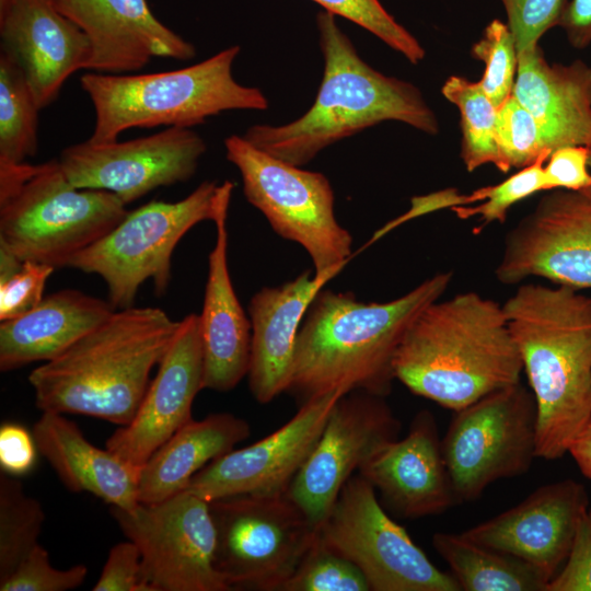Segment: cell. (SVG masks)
Returning <instances> with one entry per match:
<instances>
[{
  "instance_id": "b9f144b4",
  "label": "cell",
  "mask_w": 591,
  "mask_h": 591,
  "mask_svg": "<svg viewBox=\"0 0 591 591\" xmlns=\"http://www.w3.org/2000/svg\"><path fill=\"white\" fill-rule=\"evenodd\" d=\"M547 591H591V512L581 517L569 556Z\"/></svg>"
},
{
  "instance_id": "8d00e7d4",
  "label": "cell",
  "mask_w": 591,
  "mask_h": 591,
  "mask_svg": "<svg viewBox=\"0 0 591 591\" xmlns=\"http://www.w3.org/2000/svg\"><path fill=\"white\" fill-rule=\"evenodd\" d=\"M334 15L343 16L366 28L387 46L417 65L425 49L417 38L402 26L379 0H313Z\"/></svg>"
},
{
  "instance_id": "5bb4252c",
  "label": "cell",
  "mask_w": 591,
  "mask_h": 591,
  "mask_svg": "<svg viewBox=\"0 0 591 591\" xmlns=\"http://www.w3.org/2000/svg\"><path fill=\"white\" fill-rule=\"evenodd\" d=\"M399 431L401 421L384 396L354 391L337 401L287 490L316 530L352 474Z\"/></svg>"
},
{
  "instance_id": "ba28073f",
  "label": "cell",
  "mask_w": 591,
  "mask_h": 591,
  "mask_svg": "<svg viewBox=\"0 0 591 591\" xmlns=\"http://www.w3.org/2000/svg\"><path fill=\"white\" fill-rule=\"evenodd\" d=\"M233 188L230 181H204L178 201L152 200L128 211L104 236L72 256L67 268L99 275L115 310L134 306L147 280L161 297L172 279L175 246L197 223L215 221L230 205Z\"/></svg>"
},
{
  "instance_id": "83f0119b",
  "label": "cell",
  "mask_w": 591,
  "mask_h": 591,
  "mask_svg": "<svg viewBox=\"0 0 591 591\" xmlns=\"http://www.w3.org/2000/svg\"><path fill=\"white\" fill-rule=\"evenodd\" d=\"M250 433V425L229 413L211 414L201 420L192 418L142 466L139 502H160L186 490L200 470L232 451Z\"/></svg>"
},
{
  "instance_id": "7a4b0ae2",
  "label": "cell",
  "mask_w": 591,
  "mask_h": 591,
  "mask_svg": "<svg viewBox=\"0 0 591 591\" xmlns=\"http://www.w3.org/2000/svg\"><path fill=\"white\" fill-rule=\"evenodd\" d=\"M502 308L536 403V455L560 459L591 420V298L524 283Z\"/></svg>"
},
{
  "instance_id": "f1b7e54d",
  "label": "cell",
  "mask_w": 591,
  "mask_h": 591,
  "mask_svg": "<svg viewBox=\"0 0 591 591\" xmlns=\"http://www.w3.org/2000/svg\"><path fill=\"white\" fill-rule=\"evenodd\" d=\"M432 546L462 591H547L551 579L533 565L468 540L437 532Z\"/></svg>"
},
{
  "instance_id": "f6af8a7d",
  "label": "cell",
  "mask_w": 591,
  "mask_h": 591,
  "mask_svg": "<svg viewBox=\"0 0 591 591\" xmlns=\"http://www.w3.org/2000/svg\"><path fill=\"white\" fill-rule=\"evenodd\" d=\"M558 26L564 30L573 48L588 47L591 44V0L567 2Z\"/></svg>"
},
{
  "instance_id": "60d3db41",
  "label": "cell",
  "mask_w": 591,
  "mask_h": 591,
  "mask_svg": "<svg viewBox=\"0 0 591 591\" xmlns=\"http://www.w3.org/2000/svg\"><path fill=\"white\" fill-rule=\"evenodd\" d=\"M589 149L567 146L554 150L544 165L545 190L580 192L591 186Z\"/></svg>"
},
{
  "instance_id": "8992f818",
  "label": "cell",
  "mask_w": 591,
  "mask_h": 591,
  "mask_svg": "<svg viewBox=\"0 0 591 591\" xmlns=\"http://www.w3.org/2000/svg\"><path fill=\"white\" fill-rule=\"evenodd\" d=\"M239 53V46H231L171 71L83 74L81 88L95 111L94 129L88 140L109 143L130 128H190L225 111H265L268 100L263 92L240 84L232 76Z\"/></svg>"
},
{
  "instance_id": "603a6c76",
  "label": "cell",
  "mask_w": 591,
  "mask_h": 591,
  "mask_svg": "<svg viewBox=\"0 0 591 591\" xmlns=\"http://www.w3.org/2000/svg\"><path fill=\"white\" fill-rule=\"evenodd\" d=\"M338 273L314 276L313 270H305L280 286L264 287L251 298L247 378L258 403H270L287 392L301 322L317 292Z\"/></svg>"
},
{
  "instance_id": "8fae6325",
  "label": "cell",
  "mask_w": 591,
  "mask_h": 591,
  "mask_svg": "<svg viewBox=\"0 0 591 591\" xmlns=\"http://www.w3.org/2000/svg\"><path fill=\"white\" fill-rule=\"evenodd\" d=\"M536 403L521 382L454 412L442 455L459 502L476 500L494 482L525 474L536 455Z\"/></svg>"
},
{
  "instance_id": "cb8c5ba5",
  "label": "cell",
  "mask_w": 591,
  "mask_h": 591,
  "mask_svg": "<svg viewBox=\"0 0 591 591\" xmlns=\"http://www.w3.org/2000/svg\"><path fill=\"white\" fill-rule=\"evenodd\" d=\"M512 94L540 126L545 148L591 147V67L548 63L540 45L518 54Z\"/></svg>"
},
{
  "instance_id": "ab89813d",
  "label": "cell",
  "mask_w": 591,
  "mask_h": 591,
  "mask_svg": "<svg viewBox=\"0 0 591 591\" xmlns=\"http://www.w3.org/2000/svg\"><path fill=\"white\" fill-rule=\"evenodd\" d=\"M56 268L32 260L0 281V322L18 317L34 309L44 298L45 285Z\"/></svg>"
},
{
  "instance_id": "bcb514c9",
  "label": "cell",
  "mask_w": 591,
  "mask_h": 591,
  "mask_svg": "<svg viewBox=\"0 0 591 591\" xmlns=\"http://www.w3.org/2000/svg\"><path fill=\"white\" fill-rule=\"evenodd\" d=\"M581 473L591 479V420L569 449Z\"/></svg>"
},
{
  "instance_id": "ac0fdd59",
  "label": "cell",
  "mask_w": 591,
  "mask_h": 591,
  "mask_svg": "<svg viewBox=\"0 0 591 591\" xmlns=\"http://www.w3.org/2000/svg\"><path fill=\"white\" fill-rule=\"evenodd\" d=\"M132 420L106 441V449L140 473L150 456L192 419L204 379L199 315L179 321L177 331ZM140 475V474H139Z\"/></svg>"
},
{
  "instance_id": "6da1fadb",
  "label": "cell",
  "mask_w": 591,
  "mask_h": 591,
  "mask_svg": "<svg viewBox=\"0 0 591 591\" xmlns=\"http://www.w3.org/2000/svg\"><path fill=\"white\" fill-rule=\"evenodd\" d=\"M451 280L452 271L436 274L387 302H362L352 292L321 289L299 328L287 392L301 404L334 391L389 395L407 329Z\"/></svg>"
},
{
  "instance_id": "52a82bcc",
  "label": "cell",
  "mask_w": 591,
  "mask_h": 591,
  "mask_svg": "<svg viewBox=\"0 0 591 591\" xmlns=\"http://www.w3.org/2000/svg\"><path fill=\"white\" fill-rule=\"evenodd\" d=\"M127 212L113 193L74 187L58 159L0 161V246L23 262L67 267Z\"/></svg>"
},
{
  "instance_id": "1f68e13d",
  "label": "cell",
  "mask_w": 591,
  "mask_h": 591,
  "mask_svg": "<svg viewBox=\"0 0 591 591\" xmlns=\"http://www.w3.org/2000/svg\"><path fill=\"white\" fill-rule=\"evenodd\" d=\"M45 513L22 483L0 473V581L9 578L39 544Z\"/></svg>"
},
{
  "instance_id": "f35d334b",
  "label": "cell",
  "mask_w": 591,
  "mask_h": 591,
  "mask_svg": "<svg viewBox=\"0 0 591 591\" xmlns=\"http://www.w3.org/2000/svg\"><path fill=\"white\" fill-rule=\"evenodd\" d=\"M507 15V25L513 36L518 54L538 45L540 38L557 26L566 0H500Z\"/></svg>"
},
{
  "instance_id": "3957f363",
  "label": "cell",
  "mask_w": 591,
  "mask_h": 591,
  "mask_svg": "<svg viewBox=\"0 0 591 591\" xmlns=\"http://www.w3.org/2000/svg\"><path fill=\"white\" fill-rule=\"evenodd\" d=\"M522 372L502 305L473 291L426 306L394 359L395 379L453 412L519 383Z\"/></svg>"
},
{
  "instance_id": "d6986e66",
  "label": "cell",
  "mask_w": 591,
  "mask_h": 591,
  "mask_svg": "<svg viewBox=\"0 0 591 591\" xmlns=\"http://www.w3.org/2000/svg\"><path fill=\"white\" fill-rule=\"evenodd\" d=\"M588 503L583 485L566 478L538 487L517 506L462 534L533 565L552 580L569 556Z\"/></svg>"
},
{
  "instance_id": "ffe728a7",
  "label": "cell",
  "mask_w": 591,
  "mask_h": 591,
  "mask_svg": "<svg viewBox=\"0 0 591 591\" xmlns=\"http://www.w3.org/2000/svg\"><path fill=\"white\" fill-rule=\"evenodd\" d=\"M86 35L88 69L131 72L153 57L192 59L195 46L158 20L147 0H51Z\"/></svg>"
},
{
  "instance_id": "c3c4849f",
  "label": "cell",
  "mask_w": 591,
  "mask_h": 591,
  "mask_svg": "<svg viewBox=\"0 0 591 591\" xmlns=\"http://www.w3.org/2000/svg\"><path fill=\"white\" fill-rule=\"evenodd\" d=\"M589 149V166L591 169V147L588 148Z\"/></svg>"
},
{
  "instance_id": "74e56055",
  "label": "cell",
  "mask_w": 591,
  "mask_h": 591,
  "mask_svg": "<svg viewBox=\"0 0 591 591\" xmlns=\"http://www.w3.org/2000/svg\"><path fill=\"white\" fill-rule=\"evenodd\" d=\"M88 575L84 565L57 569L50 564L48 552L37 544L5 580L1 591H67L81 586Z\"/></svg>"
},
{
  "instance_id": "d6a6232c",
  "label": "cell",
  "mask_w": 591,
  "mask_h": 591,
  "mask_svg": "<svg viewBox=\"0 0 591 591\" xmlns=\"http://www.w3.org/2000/svg\"><path fill=\"white\" fill-rule=\"evenodd\" d=\"M360 569L316 535L280 591H369Z\"/></svg>"
},
{
  "instance_id": "ee69618b",
  "label": "cell",
  "mask_w": 591,
  "mask_h": 591,
  "mask_svg": "<svg viewBox=\"0 0 591 591\" xmlns=\"http://www.w3.org/2000/svg\"><path fill=\"white\" fill-rule=\"evenodd\" d=\"M36 443L33 433L16 424L0 428V466L9 475L28 473L35 464Z\"/></svg>"
},
{
  "instance_id": "f546056e",
  "label": "cell",
  "mask_w": 591,
  "mask_h": 591,
  "mask_svg": "<svg viewBox=\"0 0 591 591\" xmlns=\"http://www.w3.org/2000/svg\"><path fill=\"white\" fill-rule=\"evenodd\" d=\"M40 111L23 70L0 51V161L20 163L37 151Z\"/></svg>"
},
{
  "instance_id": "7bdbcfd3",
  "label": "cell",
  "mask_w": 591,
  "mask_h": 591,
  "mask_svg": "<svg viewBox=\"0 0 591 591\" xmlns=\"http://www.w3.org/2000/svg\"><path fill=\"white\" fill-rule=\"evenodd\" d=\"M92 590L144 591L141 582V555L134 542L127 540L111 548Z\"/></svg>"
},
{
  "instance_id": "2e32d148",
  "label": "cell",
  "mask_w": 591,
  "mask_h": 591,
  "mask_svg": "<svg viewBox=\"0 0 591 591\" xmlns=\"http://www.w3.org/2000/svg\"><path fill=\"white\" fill-rule=\"evenodd\" d=\"M495 276L505 285L541 277L591 289V201L567 189L542 197L508 232Z\"/></svg>"
},
{
  "instance_id": "d4e9b609",
  "label": "cell",
  "mask_w": 591,
  "mask_h": 591,
  "mask_svg": "<svg viewBox=\"0 0 591 591\" xmlns=\"http://www.w3.org/2000/svg\"><path fill=\"white\" fill-rule=\"evenodd\" d=\"M224 207L216 220V242L208 256V274L199 326L204 352L202 387L228 392L247 375L251 321L234 291L228 267Z\"/></svg>"
},
{
  "instance_id": "7402d4cb",
  "label": "cell",
  "mask_w": 591,
  "mask_h": 591,
  "mask_svg": "<svg viewBox=\"0 0 591 591\" xmlns=\"http://www.w3.org/2000/svg\"><path fill=\"white\" fill-rule=\"evenodd\" d=\"M402 518L444 512L456 503L434 416L420 410L408 433L379 449L359 470Z\"/></svg>"
},
{
  "instance_id": "e0dca14e",
  "label": "cell",
  "mask_w": 591,
  "mask_h": 591,
  "mask_svg": "<svg viewBox=\"0 0 591 591\" xmlns=\"http://www.w3.org/2000/svg\"><path fill=\"white\" fill-rule=\"evenodd\" d=\"M343 395L334 391L301 404L298 413L269 436L211 461L190 479L186 490L208 502L287 491Z\"/></svg>"
},
{
  "instance_id": "484cf974",
  "label": "cell",
  "mask_w": 591,
  "mask_h": 591,
  "mask_svg": "<svg viewBox=\"0 0 591 591\" xmlns=\"http://www.w3.org/2000/svg\"><path fill=\"white\" fill-rule=\"evenodd\" d=\"M115 311L108 301L76 289L44 297L31 311L0 322V370L56 358Z\"/></svg>"
},
{
  "instance_id": "4fadbf2b",
  "label": "cell",
  "mask_w": 591,
  "mask_h": 591,
  "mask_svg": "<svg viewBox=\"0 0 591 591\" xmlns=\"http://www.w3.org/2000/svg\"><path fill=\"white\" fill-rule=\"evenodd\" d=\"M109 512L140 551L144 591L231 590L216 567V529L205 499L184 490Z\"/></svg>"
},
{
  "instance_id": "277c9868",
  "label": "cell",
  "mask_w": 591,
  "mask_h": 591,
  "mask_svg": "<svg viewBox=\"0 0 591 591\" xmlns=\"http://www.w3.org/2000/svg\"><path fill=\"white\" fill-rule=\"evenodd\" d=\"M178 324L158 308L116 310L62 354L32 370L28 382L36 406L128 425Z\"/></svg>"
},
{
  "instance_id": "7dc6e473",
  "label": "cell",
  "mask_w": 591,
  "mask_h": 591,
  "mask_svg": "<svg viewBox=\"0 0 591 591\" xmlns=\"http://www.w3.org/2000/svg\"><path fill=\"white\" fill-rule=\"evenodd\" d=\"M580 193L583 194L591 201V186L583 190H580Z\"/></svg>"
},
{
  "instance_id": "7c38bea8",
  "label": "cell",
  "mask_w": 591,
  "mask_h": 591,
  "mask_svg": "<svg viewBox=\"0 0 591 591\" xmlns=\"http://www.w3.org/2000/svg\"><path fill=\"white\" fill-rule=\"evenodd\" d=\"M317 533L360 569L370 590L462 591L386 514L374 487L359 474L347 480Z\"/></svg>"
},
{
  "instance_id": "e575fe53",
  "label": "cell",
  "mask_w": 591,
  "mask_h": 591,
  "mask_svg": "<svg viewBox=\"0 0 591 591\" xmlns=\"http://www.w3.org/2000/svg\"><path fill=\"white\" fill-rule=\"evenodd\" d=\"M496 142L502 173L525 167L542 154L551 155L535 118L513 94L497 107Z\"/></svg>"
},
{
  "instance_id": "5b68a950",
  "label": "cell",
  "mask_w": 591,
  "mask_h": 591,
  "mask_svg": "<svg viewBox=\"0 0 591 591\" xmlns=\"http://www.w3.org/2000/svg\"><path fill=\"white\" fill-rule=\"evenodd\" d=\"M316 24L325 65L313 105L289 124L248 127L243 136L248 142L302 166L326 147L384 120L439 132L438 118L417 86L363 61L333 13L320 12Z\"/></svg>"
},
{
  "instance_id": "9a60e30c",
  "label": "cell",
  "mask_w": 591,
  "mask_h": 591,
  "mask_svg": "<svg viewBox=\"0 0 591 591\" xmlns=\"http://www.w3.org/2000/svg\"><path fill=\"white\" fill-rule=\"evenodd\" d=\"M206 149L190 128L167 127L123 142L86 140L63 149L58 160L74 187L109 192L127 205L161 186L188 181Z\"/></svg>"
},
{
  "instance_id": "44dd1931",
  "label": "cell",
  "mask_w": 591,
  "mask_h": 591,
  "mask_svg": "<svg viewBox=\"0 0 591 591\" xmlns=\"http://www.w3.org/2000/svg\"><path fill=\"white\" fill-rule=\"evenodd\" d=\"M0 37L1 50L23 70L40 109L90 63L86 35L51 0H0Z\"/></svg>"
},
{
  "instance_id": "9c48e42d",
  "label": "cell",
  "mask_w": 591,
  "mask_h": 591,
  "mask_svg": "<svg viewBox=\"0 0 591 591\" xmlns=\"http://www.w3.org/2000/svg\"><path fill=\"white\" fill-rule=\"evenodd\" d=\"M224 148L240 172L246 200L278 235L305 250L314 276L340 271L351 256L352 236L336 219L327 177L285 162L243 136L227 137Z\"/></svg>"
},
{
  "instance_id": "836d02e7",
  "label": "cell",
  "mask_w": 591,
  "mask_h": 591,
  "mask_svg": "<svg viewBox=\"0 0 591 591\" xmlns=\"http://www.w3.org/2000/svg\"><path fill=\"white\" fill-rule=\"evenodd\" d=\"M548 158L549 154H542L506 181L474 190L468 195L470 205L456 206L451 210L462 220L478 217V231L493 222L503 223L514 204L545 190L544 163Z\"/></svg>"
},
{
  "instance_id": "4316f807",
  "label": "cell",
  "mask_w": 591,
  "mask_h": 591,
  "mask_svg": "<svg viewBox=\"0 0 591 591\" xmlns=\"http://www.w3.org/2000/svg\"><path fill=\"white\" fill-rule=\"evenodd\" d=\"M32 433L37 451L70 491L90 493L111 507L126 510L139 505L140 473L106 448L90 443L63 414L43 412Z\"/></svg>"
},
{
  "instance_id": "4dcf8cb0",
  "label": "cell",
  "mask_w": 591,
  "mask_h": 591,
  "mask_svg": "<svg viewBox=\"0 0 591 591\" xmlns=\"http://www.w3.org/2000/svg\"><path fill=\"white\" fill-rule=\"evenodd\" d=\"M442 95L454 104L461 116V158L468 172L485 164L500 170L501 161L496 142L497 107L478 82L460 76L449 77Z\"/></svg>"
},
{
  "instance_id": "d590c367",
  "label": "cell",
  "mask_w": 591,
  "mask_h": 591,
  "mask_svg": "<svg viewBox=\"0 0 591 591\" xmlns=\"http://www.w3.org/2000/svg\"><path fill=\"white\" fill-rule=\"evenodd\" d=\"M471 55L485 63L478 83L498 107L512 94L518 70V51L507 23L498 19L488 23L482 37L472 46Z\"/></svg>"
},
{
  "instance_id": "30bf717a",
  "label": "cell",
  "mask_w": 591,
  "mask_h": 591,
  "mask_svg": "<svg viewBox=\"0 0 591 591\" xmlns=\"http://www.w3.org/2000/svg\"><path fill=\"white\" fill-rule=\"evenodd\" d=\"M209 507L216 567L231 590L280 591L317 531L288 491L227 497Z\"/></svg>"
}]
</instances>
